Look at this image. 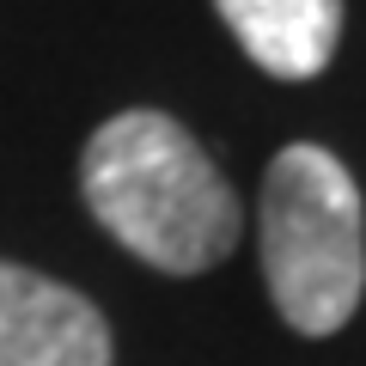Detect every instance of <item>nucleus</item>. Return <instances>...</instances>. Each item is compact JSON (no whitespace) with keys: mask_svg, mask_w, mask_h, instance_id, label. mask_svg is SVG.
<instances>
[{"mask_svg":"<svg viewBox=\"0 0 366 366\" xmlns=\"http://www.w3.org/2000/svg\"><path fill=\"white\" fill-rule=\"evenodd\" d=\"M92 220L165 274H202L238 244V196L165 110H122L79 159Z\"/></svg>","mask_w":366,"mask_h":366,"instance_id":"nucleus-1","label":"nucleus"},{"mask_svg":"<svg viewBox=\"0 0 366 366\" xmlns=\"http://www.w3.org/2000/svg\"><path fill=\"white\" fill-rule=\"evenodd\" d=\"M262 274L300 336H330L366 293V208L330 147L293 141L262 177Z\"/></svg>","mask_w":366,"mask_h":366,"instance_id":"nucleus-2","label":"nucleus"},{"mask_svg":"<svg viewBox=\"0 0 366 366\" xmlns=\"http://www.w3.org/2000/svg\"><path fill=\"white\" fill-rule=\"evenodd\" d=\"M0 366H110V324L86 293L0 262Z\"/></svg>","mask_w":366,"mask_h":366,"instance_id":"nucleus-3","label":"nucleus"},{"mask_svg":"<svg viewBox=\"0 0 366 366\" xmlns=\"http://www.w3.org/2000/svg\"><path fill=\"white\" fill-rule=\"evenodd\" d=\"M244 55L274 79H312L342 43V0H214Z\"/></svg>","mask_w":366,"mask_h":366,"instance_id":"nucleus-4","label":"nucleus"}]
</instances>
